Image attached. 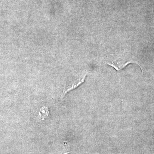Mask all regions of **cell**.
<instances>
[{
  "label": "cell",
  "instance_id": "1",
  "mask_svg": "<svg viewBox=\"0 0 154 154\" xmlns=\"http://www.w3.org/2000/svg\"><path fill=\"white\" fill-rule=\"evenodd\" d=\"M87 75V72H84L79 73L73 74L69 76L64 83L63 92L61 99H62L66 94L70 91L78 88L84 83Z\"/></svg>",
  "mask_w": 154,
  "mask_h": 154
},
{
  "label": "cell",
  "instance_id": "2",
  "mask_svg": "<svg viewBox=\"0 0 154 154\" xmlns=\"http://www.w3.org/2000/svg\"><path fill=\"white\" fill-rule=\"evenodd\" d=\"M134 62L131 54L128 53L113 56L107 58L106 60L107 64L113 67L118 71L124 68L128 64Z\"/></svg>",
  "mask_w": 154,
  "mask_h": 154
}]
</instances>
